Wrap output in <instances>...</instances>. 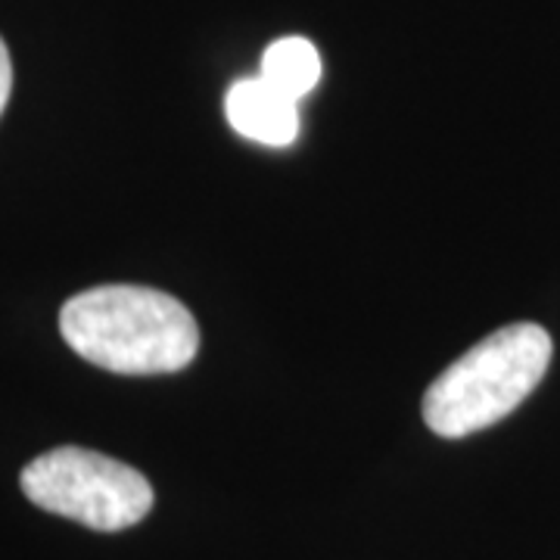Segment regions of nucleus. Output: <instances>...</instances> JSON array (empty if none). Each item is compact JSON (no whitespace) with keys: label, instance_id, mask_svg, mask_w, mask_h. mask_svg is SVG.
Returning <instances> with one entry per match:
<instances>
[{"label":"nucleus","instance_id":"obj_5","mask_svg":"<svg viewBox=\"0 0 560 560\" xmlns=\"http://www.w3.org/2000/svg\"><path fill=\"white\" fill-rule=\"evenodd\" d=\"M320 72H324V66H320L318 47L308 38L290 35V38H278L275 44H268L259 75L271 88H278L280 94L300 103L318 88Z\"/></svg>","mask_w":560,"mask_h":560},{"label":"nucleus","instance_id":"obj_3","mask_svg":"<svg viewBox=\"0 0 560 560\" xmlns=\"http://www.w3.org/2000/svg\"><path fill=\"white\" fill-rule=\"evenodd\" d=\"M20 482L25 499L40 511L97 533L128 529L153 508V486L140 470L79 445L38 455L25 464Z\"/></svg>","mask_w":560,"mask_h":560},{"label":"nucleus","instance_id":"obj_2","mask_svg":"<svg viewBox=\"0 0 560 560\" xmlns=\"http://www.w3.org/2000/svg\"><path fill=\"white\" fill-rule=\"evenodd\" d=\"M555 355V342L539 324H511L489 334L452 361L423 396L427 427L460 440L504 420L533 396Z\"/></svg>","mask_w":560,"mask_h":560},{"label":"nucleus","instance_id":"obj_4","mask_svg":"<svg viewBox=\"0 0 560 560\" xmlns=\"http://www.w3.org/2000/svg\"><path fill=\"white\" fill-rule=\"evenodd\" d=\"M224 116L241 138L265 147H290L300 135V103L280 94L261 75L241 79L228 91Z\"/></svg>","mask_w":560,"mask_h":560},{"label":"nucleus","instance_id":"obj_6","mask_svg":"<svg viewBox=\"0 0 560 560\" xmlns=\"http://www.w3.org/2000/svg\"><path fill=\"white\" fill-rule=\"evenodd\" d=\"M10 91H13V62H10V50L0 38V116L7 109V101H10Z\"/></svg>","mask_w":560,"mask_h":560},{"label":"nucleus","instance_id":"obj_1","mask_svg":"<svg viewBox=\"0 0 560 560\" xmlns=\"http://www.w3.org/2000/svg\"><path fill=\"white\" fill-rule=\"evenodd\" d=\"M60 334L72 352L113 374H175L200 349V327L175 296L135 287H91L62 305Z\"/></svg>","mask_w":560,"mask_h":560}]
</instances>
